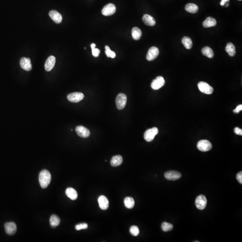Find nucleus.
<instances>
[{"instance_id": "16", "label": "nucleus", "mask_w": 242, "mask_h": 242, "mask_svg": "<svg viewBox=\"0 0 242 242\" xmlns=\"http://www.w3.org/2000/svg\"><path fill=\"white\" fill-rule=\"evenodd\" d=\"M99 207L102 210H106L109 206V202L107 197L104 195H101L98 199Z\"/></svg>"}, {"instance_id": "7", "label": "nucleus", "mask_w": 242, "mask_h": 242, "mask_svg": "<svg viewBox=\"0 0 242 242\" xmlns=\"http://www.w3.org/2000/svg\"><path fill=\"white\" fill-rule=\"evenodd\" d=\"M84 95L81 92H76L70 93L67 95V99L69 102L78 103L84 98Z\"/></svg>"}, {"instance_id": "23", "label": "nucleus", "mask_w": 242, "mask_h": 242, "mask_svg": "<svg viewBox=\"0 0 242 242\" xmlns=\"http://www.w3.org/2000/svg\"><path fill=\"white\" fill-rule=\"evenodd\" d=\"M226 51L231 56H234L236 54L235 46L231 43H228L226 47Z\"/></svg>"}, {"instance_id": "36", "label": "nucleus", "mask_w": 242, "mask_h": 242, "mask_svg": "<svg viewBox=\"0 0 242 242\" xmlns=\"http://www.w3.org/2000/svg\"><path fill=\"white\" fill-rule=\"evenodd\" d=\"M242 110V105H240L237 106V107L235 108V109H234V110H233V112H234V113L238 114V113H240V111H241Z\"/></svg>"}, {"instance_id": "15", "label": "nucleus", "mask_w": 242, "mask_h": 242, "mask_svg": "<svg viewBox=\"0 0 242 242\" xmlns=\"http://www.w3.org/2000/svg\"><path fill=\"white\" fill-rule=\"evenodd\" d=\"M56 63V58L53 56L48 57L44 65V68L47 71H50L53 69Z\"/></svg>"}, {"instance_id": "37", "label": "nucleus", "mask_w": 242, "mask_h": 242, "mask_svg": "<svg viewBox=\"0 0 242 242\" xmlns=\"http://www.w3.org/2000/svg\"><path fill=\"white\" fill-rule=\"evenodd\" d=\"M230 0H221L220 2V5L221 6H224L227 3H229Z\"/></svg>"}, {"instance_id": "19", "label": "nucleus", "mask_w": 242, "mask_h": 242, "mask_svg": "<svg viewBox=\"0 0 242 242\" xmlns=\"http://www.w3.org/2000/svg\"><path fill=\"white\" fill-rule=\"evenodd\" d=\"M216 24H217V22H216V19L211 17H208L203 23V26L205 28L215 27Z\"/></svg>"}, {"instance_id": "6", "label": "nucleus", "mask_w": 242, "mask_h": 242, "mask_svg": "<svg viewBox=\"0 0 242 242\" xmlns=\"http://www.w3.org/2000/svg\"><path fill=\"white\" fill-rule=\"evenodd\" d=\"M207 200L205 196L203 195H199L195 200V204L196 207L200 210H203L206 206Z\"/></svg>"}, {"instance_id": "32", "label": "nucleus", "mask_w": 242, "mask_h": 242, "mask_svg": "<svg viewBox=\"0 0 242 242\" xmlns=\"http://www.w3.org/2000/svg\"><path fill=\"white\" fill-rule=\"evenodd\" d=\"M88 225L86 223H80L76 225L75 228L77 231L82 230V229H86L88 228Z\"/></svg>"}, {"instance_id": "10", "label": "nucleus", "mask_w": 242, "mask_h": 242, "mask_svg": "<svg viewBox=\"0 0 242 242\" xmlns=\"http://www.w3.org/2000/svg\"><path fill=\"white\" fill-rule=\"evenodd\" d=\"M159 53V51L158 48L154 46L151 47L148 50L146 58L148 61H153L157 57Z\"/></svg>"}, {"instance_id": "35", "label": "nucleus", "mask_w": 242, "mask_h": 242, "mask_svg": "<svg viewBox=\"0 0 242 242\" xmlns=\"http://www.w3.org/2000/svg\"><path fill=\"white\" fill-rule=\"evenodd\" d=\"M234 132L236 134L238 135H242V130L238 127H236L234 128Z\"/></svg>"}, {"instance_id": "3", "label": "nucleus", "mask_w": 242, "mask_h": 242, "mask_svg": "<svg viewBox=\"0 0 242 242\" xmlns=\"http://www.w3.org/2000/svg\"><path fill=\"white\" fill-rule=\"evenodd\" d=\"M198 88L202 93L206 94H211L214 92L213 87L205 82H200L198 84Z\"/></svg>"}, {"instance_id": "28", "label": "nucleus", "mask_w": 242, "mask_h": 242, "mask_svg": "<svg viewBox=\"0 0 242 242\" xmlns=\"http://www.w3.org/2000/svg\"><path fill=\"white\" fill-rule=\"evenodd\" d=\"M182 43L184 45V47L188 50H190L192 47L193 43L192 39L188 37H184L182 39Z\"/></svg>"}, {"instance_id": "13", "label": "nucleus", "mask_w": 242, "mask_h": 242, "mask_svg": "<svg viewBox=\"0 0 242 242\" xmlns=\"http://www.w3.org/2000/svg\"><path fill=\"white\" fill-rule=\"evenodd\" d=\"M181 174L179 172L176 171H169L165 174V177L169 180H176L179 179L181 177Z\"/></svg>"}, {"instance_id": "39", "label": "nucleus", "mask_w": 242, "mask_h": 242, "mask_svg": "<svg viewBox=\"0 0 242 242\" xmlns=\"http://www.w3.org/2000/svg\"><path fill=\"white\" fill-rule=\"evenodd\" d=\"M239 1H242V0H239Z\"/></svg>"}, {"instance_id": "26", "label": "nucleus", "mask_w": 242, "mask_h": 242, "mask_svg": "<svg viewBox=\"0 0 242 242\" xmlns=\"http://www.w3.org/2000/svg\"><path fill=\"white\" fill-rule=\"evenodd\" d=\"M202 53L204 55L209 58H213L214 56V53L212 49L208 46L204 47L202 50Z\"/></svg>"}, {"instance_id": "38", "label": "nucleus", "mask_w": 242, "mask_h": 242, "mask_svg": "<svg viewBox=\"0 0 242 242\" xmlns=\"http://www.w3.org/2000/svg\"><path fill=\"white\" fill-rule=\"evenodd\" d=\"M95 46H96V45H95V44L94 43H92V44H91V47L92 50V49H94V48H95Z\"/></svg>"}, {"instance_id": "11", "label": "nucleus", "mask_w": 242, "mask_h": 242, "mask_svg": "<svg viewBox=\"0 0 242 242\" xmlns=\"http://www.w3.org/2000/svg\"><path fill=\"white\" fill-rule=\"evenodd\" d=\"M76 131L79 136L82 138H87L90 134L89 130L85 127L82 126H79L76 128Z\"/></svg>"}, {"instance_id": "2", "label": "nucleus", "mask_w": 242, "mask_h": 242, "mask_svg": "<svg viewBox=\"0 0 242 242\" xmlns=\"http://www.w3.org/2000/svg\"><path fill=\"white\" fill-rule=\"evenodd\" d=\"M127 102V97L126 95L123 93H119L117 95L116 99L117 108L119 110L123 109L126 106Z\"/></svg>"}, {"instance_id": "34", "label": "nucleus", "mask_w": 242, "mask_h": 242, "mask_svg": "<svg viewBox=\"0 0 242 242\" xmlns=\"http://www.w3.org/2000/svg\"><path fill=\"white\" fill-rule=\"evenodd\" d=\"M236 179H237L238 181L241 184H242V172H239L236 175Z\"/></svg>"}, {"instance_id": "22", "label": "nucleus", "mask_w": 242, "mask_h": 242, "mask_svg": "<svg viewBox=\"0 0 242 242\" xmlns=\"http://www.w3.org/2000/svg\"><path fill=\"white\" fill-rule=\"evenodd\" d=\"M131 33L132 37L135 40H139L141 37L142 34L141 30L137 27H134L132 29Z\"/></svg>"}, {"instance_id": "1", "label": "nucleus", "mask_w": 242, "mask_h": 242, "mask_svg": "<svg viewBox=\"0 0 242 242\" xmlns=\"http://www.w3.org/2000/svg\"><path fill=\"white\" fill-rule=\"evenodd\" d=\"M40 184L42 188H46L50 183L51 175L49 171L44 169L41 171L39 175Z\"/></svg>"}, {"instance_id": "4", "label": "nucleus", "mask_w": 242, "mask_h": 242, "mask_svg": "<svg viewBox=\"0 0 242 242\" xmlns=\"http://www.w3.org/2000/svg\"><path fill=\"white\" fill-rule=\"evenodd\" d=\"M158 133V129L156 127L147 130L144 134V138L147 142H151L154 140L156 135Z\"/></svg>"}, {"instance_id": "31", "label": "nucleus", "mask_w": 242, "mask_h": 242, "mask_svg": "<svg viewBox=\"0 0 242 242\" xmlns=\"http://www.w3.org/2000/svg\"><path fill=\"white\" fill-rule=\"evenodd\" d=\"M130 232L133 236H137L140 233V230L137 226H133L130 229Z\"/></svg>"}, {"instance_id": "9", "label": "nucleus", "mask_w": 242, "mask_h": 242, "mask_svg": "<svg viewBox=\"0 0 242 242\" xmlns=\"http://www.w3.org/2000/svg\"><path fill=\"white\" fill-rule=\"evenodd\" d=\"M116 8L113 4H108L104 6L102 10V14L103 15L108 16L112 15L115 13Z\"/></svg>"}, {"instance_id": "18", "label": "nucleus", "mask_w": 242, "mask_h": 242, "mask_svg": "<svg viewBox=\"0 0 242 242\" xmlns=\"http://www.w3.org/2000/svg\"><path fill=\"white\" fill-rule=\"evenodd\" d=\"M143 21L144 24L149 26H153L156 24V21L154 18L151 15L147 14L144 15L143 17Z\"/></svg>"}, {"instance_id": "33", "label": "nucleus", "mask_w": 242, "mask_h": 242, "mask_svg": "<svg viewBox=\"0 0 242 242\" xmlns=\"http://www.w3.org/2000/svg\"><path fill=\"white\" fill-rule=\"evenodd\" d=\"M92 54L94 57H98L100 53V50L97 48L92 49Z\"/></svg>"}, {"instance_id": "30", "label": "nucleus", "mask_w": 242, "mask_h": 242, "mask_svg": "<svg viewBox=\"0 0 242 242\" xmlns=\"http://www.w3.org/2000/svg\"><path fill=\"white\" fill-rule=\"evenodd\" d=\"M105 54H106V56H107V57H111L112 58H114L116 56V54L114 52L112 51L111 50H110V48H109V46H105Z\"/></svg>"}, {"instance_id": "29", "label": "nucleus", "mask_w": 242, "mask_h": 242, "mask_svg": "<svg viewBox=\"0 0 242 242\" xmlns=\"http://www.w3.org/2000/svg\"><path fill=\"white\" fill-rule=\"evenodd\" d=\"M161 229L164 231H172L173 230V226L170 223L164 222L161 225Z\"/></svg>"}, {"instance_id": "25", "label": "nucleus", "mask_w": 242, "mask_h": 242, "mask_svg": "<svg viewBox=\"0 0 242 242\" xmlns=\"http://www.w3.org/2000/svg\"><path fill=\"white\" fill-rule=\"evenodd\" d=\"M60 223V219L58 216L55 215H52L50 218V224L52 227L55 228L58 226Z\"/></svg>"}, {"instance_id": "14", "label": "nucleus", "mask_w": 242, "mask_h": 242, "mask_svg": "<svg viewBox=\"0 0 242 242\" xmlns=\"http://www.w3.org/2000/svg\"><path fill=\"white\" fill-rule=\"evenodd\" d=\"M20 64L22 68L26 71H30L32 69V65L30 58L26 57L21 58Z\"/></svg>"}, {"instance_id": "17", "label": "nucleus", "mask_w": 242, "mask_h": 242, "mask_svg": "<svg viewBox=\"0 0 242 242\" xmlns=\"http://www.w3.org/2000/svg\"><path fill=\"white\" fill-rule=\"evenodd\" d=\"M49 15L56 24H60L63 20L62 15L56 11H51L49 12Z\"/></svg>"}, {"instance_id": "5", "label": "nucleus", "mask_w": 242, "mask_h": 242, "mask_svg": "<svg viewBox=\"0 0 242 242\" xmlns=\"http://www.w3.org/2000/svg\"><path fill=\"white\" fill-rule=\"evenodd\" d=\"M197 147L202 152H207L212 149V145L208 140H201L197 143Z\"/></svg>"}, {"instance_id": "21", "label": "nucleus", "mask_w": 242, "mask_h": 242, "mask_svg": "<svg viewBox=\"0 0 242 242\" xmlns=\"http://www.w3.org/2000/svg\"><path fill=\"white\" fill-rule=\"evenodd\" d=\"M122 161H123V159L121 156H115L112 157V159L110 161V164L112 166L117 167L122 164Z\"/></svg>"}, {"instance_id": "24", "label": "nucleus", "mask_w": 242, "mask_h": 242, "mask_svg": "<svg viewBox=\"0 0 242 242\" xmlns=\"http://www.w3.org/2000/svg\"><path fill=\"white\" fill-rule=\"evenodd\" d=\"M185 10L188 12L195 14L198 12L199 8L195 4L193 3H189L185 6Z\"/></svg>"}, {"instance_id": "12", "label": "nucleus", "mask_w": 242, "mask_h": 242, "mask_svg": "<svg viewBox=\"0 0 242 242\" xmlns=\"http://www.w3.org/2000/svg\"><path fill=\"white\" fill-rule=\"evenodd\" d=\"M4 227L5 232L9 235H14L16 232V225L13 222H7L5 224Z\"/></svg>"}, {"instance_id": "20", "label": "nucleus", "mask_w": 242, "mask_h": 242, "mask_svg": "<svg viewBox=\"0 0 242 242\" xmlns=\"http://www.w3.org/2000/svg\"><path fill=\"white\" fill-rule=\"evenodd\" d=\"M66 194L68 198L71 199V200L75 201L76 200L78 197V193L75 189L73 188H69L66 191Z\"/></svg>"}, {"instance_id": "8", "label": "nucleus", "mask_w": 242, "mask_h": 242, "mask_svg": "<svg viewBox=\"0 0 242 242\" xmlns=\"http://www.w3.org/2000/svg\"><path fill=\"white\" fill-rule=\"evenodd\" d=\"M165 84V80L163 77L158 76L154 79L151 83V87L155 90H157L162 88Z\"/></svg>"}, {"instance_id": "27", "label": "nucleus", "mask_w": 242, "mask_h": 242, "mask_svg": "<svg viewBox=\"0 0 242 242\" xmlns=\"http://www.w3.org/2000/svg\"><path fill=\"white\" fill-rule=\"evenodd\" d=\"M124 205L126 208L129 209H131L134 207V201L133 198L131 197H127L125 198L124 201Z\"/></svg>"}]
</instances>
